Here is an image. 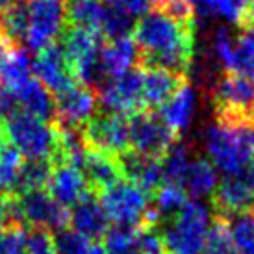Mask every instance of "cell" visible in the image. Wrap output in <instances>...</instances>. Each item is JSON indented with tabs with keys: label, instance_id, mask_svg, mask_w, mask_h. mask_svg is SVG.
Returning a JSON list of instances; mask_svg holds the SVG:
<instances>
[{
	"label": "cell",
	"instance_id": "1",
	"mask_svg": "<svg viewBox=\"0 0 254 254\" xmlns=\"http://www.w3.org/2000/svg\"><path fill=\"white\" fill-rule=\"evenodd\" d=\"M132 39L141 67H158L188 78L195 58V19L154 6L135 22Z\"/></svg>",
	"mask_w": 254,
	"mask_h": 254
},
{
	"label": "cell",
	"instance_id": "2",
	"mask_svg": "<svg viewBox=\"0 0 254 254\" xmlns=\"http://www.w3.org/2000/svg\"><path fill=\"white\" fill-rule=\"evenodd\" d=\"M208 160L225 177H238L254 163V127L221 123L204 132Z\"/></svg>",
	"mask_w": 254,
	"mask_h": 254
},
{
	"label": "cell",
	"instance_id": "3",
	"mask_svg": "<svg viewBox=\"0 0 254 254\" xmlns=\"http://www.w3.org/2000/svg\"><path fill=\"white\" fill-rule=\"evenodd\" d=\"M212 212L202 200H188L178 213L163 221L167 254H202L212 232Z\"/></svg>",
	"mask_w": 254,
	"mask_h": 254
},
{
	"label": "cell",
	"instance_id": "4",
	"mask_svg": "<svg viewBox=\"0 0 254 254\" xmlns=\"http://www.w3.org/2000/svg\"><path fill=\"white\" fill-rule=\"evenodd\" d=\"M2 130L11 147L21 152L28 162H56L58 128L28 113H17L2 123Z\"/></svg>",
	"mask_w": 254,
	"mask_h": 254
},
{
	"label": "cell",
	"instance_id": "5",
	"mask_svg": "<svg viewBox=\"0 0 254 254\" xmlns=\"http://www.w3.org/2000/svg\"><path fill=\"white\" fill-rule=\"evenodd\" d=\"M212 102L217 121L254 127V80L223 72L212 87Z\"/></svg>",
	"mask_w": 254,
	"mask_h": 254
},
{
	"label": "cell",
	"instance_id": "6",
	"mask_svg": "<svg viewBox=\"0 0 254 254\" xmlns=\"http://www.w3.org/2000/svg\"><path fill=\"white\" fill-rule=\"evenodd\" d=\"M104 39L89 30L69 26L62 37V49L78 84L97 89L106 78L100 67V49Z\"/></svg>",
	"mask_w": 254,
	"mask_h": 254
},
{
	"label": "cell",
	"instance_id": "7",
	"mask_svg": "<svg viewBox=\"0 0 254 254\" xmlns=\"http://www.w3.org/2000/svg\"><path fill=\"white\" fill-rule=\"evenodd\" d=\"M69 221L67 208L58 204L45 190L24 191L7 197V223L30 225L43 230H62Z\"/></svg>",
	"mask_w": 254,
	"mask_h": 254
},
{
	"label": "cell",
	"instance_id": "8",
	"mask_svg": "<svg viewBox=\"0 0 254 254\" xmlns=\"http://www.w3.org/2000/svg\"><path fill=\"white\" fill-rule=\"evenodd\" d=\"M99 200L108 219L117 226L135 228L143 225H154L148 193L128 180H119L112 188L100 191Z\"/></svg>",
	"mask_w": 254,
	"mask_h": 254
},
{
	"label": "cell",
	"instance_id": "9",
	"mask_svg": "<svg viewBox=\"0 0 254 254\" xmlns=\"http://www.w3.org/2000/svg\"><path fill=\"white\" fill-rule=\"evenodd\" d=\"M28 24L22 47L39 50L54 45L65 32L67 24V0H26Z\"/></svg>",
	"mask_w": 254,
	"mask_h": 254
},
{
	"label": "cell",
	"instance_id": "10",
	"mask_svg": "<svg viewBox=\"0 0 254 254\" xmlns=\"http://www.w3.org/2000/svg\"><path fill=\"white\" fill-rule=\"evenodd\" d=\"M95 93L100 104L108 110V113L132 117L139 112H147L143 104L141 69H132L119 76L106 78L95 89Z\"/></svg>",
	"mask_w": 254,
	"mask_h": 254
},
{
	"label": "cell",
	"instance_id": "11",
	"mask_svg": "<svg viewBox=\"0 0 254 254\" xmlns=\"http://www.w3.org/2000/svg\"><path fill=\"white\" fill-rule=\"evenodd\" d=\"M82 135L89 148L119 158L130 147V119L117 113L95 115L82 128Z\"/></svg>",
	"mask_w": 254,
	"mask_h": 254
},
{
	"label": "cell",
	"instance_id": "12",
	"mask_svg": "<svg viewBox=\"0 0 254 254\" xmlns=\"http://www.w3.org/2000/svg\"><path fill=\"white\" fill-rule=\"evenodd\" d=\"M177 143V134L154 113L139 112L130 117V147L134 152L162 158Z\"/></svg>",
	"mask_w": 254,
	"mask_h": 254
},
{
	"label": "cell",
	"instance_id": "13",
	"mask_svg": "<svg viewBox=\"0 0 254 254\" xmlns=\"http://www.w3.org/2000/svg\"><path fill=\"white\" fill-rule=\"evenodd\" d=\"M54 102H56L54 123L58 127L82 130L95 117L99 99L95 89L82 84H74L67 91L56 95Z\"/></svg>",
	"mask_w": 254,
	"mask_h": 254
},
{
	"label": "cell",
	"instance_id": "14",
	"mask_svg": "<svg viewBox=\"0 0 254 254\" xmlns=\"http://www.w3.org/2000/svg\"><path fill=\"white\" fill-rule=\"evenodd\" d=\"M34 76L54 97L78 84L71 65L65 58L62 45H56V43L37 52L36 60H34Z\"/></svg>",
	"mask_w": 254,
	"mask_h": 254
},
{
	"label": "cell",
	"instance_id": "15",
	"mask_svg": "<svg viewBox=\"0 0 254 254\" xmlns=\"http://www.w3.org/2000/svg\"><path fill=\"white\" fill-rule=\"evenodd\" d=\"M49 193L58 204L64 208H71L87 195V180L84 173L71 165V163L58 162L56 167H52L49 178Z\"/></svg>",
	"mask_w": 254,
	"mask_h": 254
},
{
	"label": "cell",
	"instance_id": "16",
	"mask_svg": "<svg viewBox=\"0 0 254 254\" xmlns=\"http://www.w3.org/2000/svg\"><path fill=\"white\" fill-rule=\"evenodd\" d=\"M117 160H119L123 177H127L128 182L135 184L143 191L150 193L163 186V169L160 158H150V156L128 150Z\"/></svg>",
	"mask_w": 254,
	"mask_h": 254
},
{
	"label": "cell",
	"instance_id": "17",
	"mask_svg": "<svg viewBox=\"0 0 254 254\" xmlns=\"http://www.w3.org/2000/svg\"><path fill=\"white\" fill-rule=\"evenodd\" d=\"M69 221H71V228L80 236H84L85 240H99L104 238L108 234V226H110V219H108L104 208L100 204L99 198L93 195H85L80 198L76 204L71 206V213H69Z\"/></svg>",
	"mask_w": 254,
	"mask_h": 254
},
{
	"label": "cell",
	"instance_id": "18",
	"mask_svg": "<svg viewBox=\"0 0 254 254\" xmlns=\"http://www.w3.org/2000/svg\"><path fill=\"white\" fill-rule=\"evenodd\" d=\"M141 82L143 104L147 110L160 108L163 102H167L184 84H188V78L158 67H141Z\"/></svg>",
	"mask_w": 254,
	"mask_h": 254
},
{
	"label": "cell",
	"instance_id": "19",
	"mask_svg": "<svg viewBox=\"0 0 254 254\" xmlns=\"http://www.w3.org/2000/svg\"><path fill=\"white\" fill-rule=\"evenodd\" d=\"M11 93L15 95V100H17V106H19L21 113H28L32 117H37V119L47 121V123H52L56 119L54 95L36 76H32L28 82H24L21 87L13 89Z\"/></svg>",
	"mask_w": 254,
	"mask_h": 254
},
{
	"label": "cell",
	"instance_id": "20",
	"mask_svg": "<svg viewBox=\"0 0 254 254\" xmlns=\"http://www.w3.org/2000/svg\"><path fill=\"white\" fill-rule=\"evenodd\" d=\"M34 76V62L30 52L21 45L7 43L0 50V87L17 89Z\"/></svg>",
	"mask_w": 254,
	"mask_h": 254
},
{
	"label": "cell",
	"instance_id": "21",
	"mask_svg": "<svg viewBox=\"0 0 254 254\" xmlns=\"http://www.w3.org/2000/svg\"><path fill=\"white\" fill-rule=\"evenodd\" d=\"M135 62H139V50L130 36L104 39L100 49V67L104 78H113L132 71Z\"/></svg>",
	"mask_w": 254,
	"mask_h": 254
},
{
	"label": "cell",
	"instance_id": "22",
	"mask_svg": "<svg viewBox=\"0 0 254 254\" xmlns=\"http://www.w3.org/2000/svg\"><path fill=\"white\" fill-rule=\"evenodd\" d=\"M80 171L84 173L87 184L99 191L108 190L113 184L123 180L119 160L89 147L85 148V154L80 162Z\"/></svg>",
	"mask_w": 254,
	"mask_h": 254
},
{
	"label": "cell",
	"instance_id": "23",
	"mask_svg": "<svg viewBox=\"0 0 254 254\" xmlns=\"http://www.w3.org/2000/svg\"><path fill=\"white\" fill-rule=\"evenodd\" d=\"M110 9L106 0H67V24L89 30L104 39Z\"/></svg>",
	"mask_w": 254,
	"mask_h": 254
},
{
	"label": "cell",
	"instance_id": "24",
	"mask_svg": "<svg viewBox=\"0 0 254 254\" xmlns=\"http://www.w3.org/2000/svg\"><path fill=\"white\" fill-rule=\"evenodd\" d=\"M195 110H197V95L190 87V84H184L167 102L160 106V119L175 134H180L191 125Z\"/></svg>",
	"mask_w": 254,
	"mask_h": 254
},
{
	"label": "cell",
	"instance_id": "25",
	"mask_svg": "<svg viewBox=\"0 0 254 254\" xmlns=\"http://www.w3.org/2000/svg\"><path fill=\"white\" fill-rule=\"evenodd\" d=\"M217 186L219 171L213 167V163L202 156L193 158L182 180L184 191L191 195L193 200H202V198L213 197V193L217 191Z\"/></svg>",
	"mask_w": 254,
	"mask_h": 254
},
{
	"label": "cell",
	"instance_id": "26",
	"mask_svg": "<svg viewBox=\"0 0 254 254\" xmlns=\"http://www.w3.org/2000/svg\"><path fill=\"white\" fill-rule=\"evenodd\" d=\"M225 72H234L254 80V22L240 26V32L234 36Z\"/></svg>",
	"mask_w": 254,
	"mask_h": 254
},
{
	"label": "cell",
	"instance_id": "27",
	"mask_svg": "<svg viewBox=\"0 0 254 254\" xmlns=\"http://www.w3.org/2000/svg\"><path fill=\"white\" fill-rule=\"evenodd\" d=\"M225 219L226 230L230 236V241L240 254H254V212L230 213V215H221Z\"/></svg>",
	"mask_w": 254,
	"mask_h": 254
},
{
	"label": "cell",
	"instance_id": "28",
	"mask_svg": "<svg viewBox=\"0 0 254 254\" xmlns=\"http://www.w3.org/2000/svg\"><path fill=\"white\" fill-rule=\"evenodd\" d=\"M188 202V193L178 184H163L160 190H156L154 202H152V221L158 225V221H167L178 213Z\"/></svg>",
	"mask_w": 254,
	"mask_h": 254
},
{
	"label": "cell",
	"instance_id": "29",
	"mask_svg": "<svg viewBox=\"0 0 254 254\" xmlns=\"http://www.w3.org/2000/svg\"><path fill=\"white\" fill-rule=\"evenodd\" d=\"M253 0H204L202 17H221L230 24L243 26L247 22Z\"/></svg>",
	"mask_w": 254,
	"mask_h": 254
},
{
	"label": "cell",
	"instance_id": "30",
	"mask_svg": "<svg viewBox=\"0 0 254 254\" xmlns=\"http://www.w3.org/2000/svg\"><path fill=\"white\" fill-rule=\"evenodd\" d=\"M160 160H162V169H163V184L167 182V184H178V186H182L186 171H188L191 160H193L188 145L175 143Z\"/></svg>",
	"mask_w": 254,
	"mask_h": 254
},
{
	"label": "cell",
	"instance_id": "31",
	"mask_svg": "<svg viewBox=\"0 0 254 254\" xmlns=\"http://www.w3.org/2000/svg\"><path fill=\"white\" fill-rule=\"evenodd\" d=\"M22 156L13 147H4L0 152V193L11 197L19 190L22 171Z\"/></svg>",
	"mask_w": 254,
	"mask_h": 254
},
{
	"label": "cell",
	"instance_id": "32",
	"mask_svg": "<svg viewBox=\"0 0 254 254\" xmlns=\"http://www.w3.org/2000/svg\"><path fill=\"white\" fill-rule=\"evenodd\" d=\"M102 249L106 254H141L137 243V228L115 226L108 230Z\"/></svg>",
	"mask_w": 254,
	"mask_h": 254
},
{
	"label": "cell",
	"instance_id": "33",
	"mask_svg": "<svg viewBox=\"0 0 254 254\" xmlns=\"http://www.w3.org/2000/svg\"><path fill=\"white\" fill-rule=\"evenodd\" d=\"M50 173H52V162L22 163L21 180H19V190H17V193L43 190V188L49 184ZM17 193H15V195H17Z\"/></svg>",
	"mask_w": 254,
	"mask_h": 254
},
{
	"label": "cell",
	"instance_id": "34",
	"mask_svg": "<svg viewBox=\"0 0 254 254\" xmlns=\"http://www.w3.org/2000/svg\"><path fill=\"white\" fill-rule=\"evenodd\" d=\"M28 232L21 223H6L0 230V254H26Z\"/></svg>",
	"mask_w": 254,
	"mask_h": 254
},
{
	"label": "cell",
	"instance_id": "35",
	"mask_svg": "<svg viewBox=\"0 0 254 254\" xmlns=\"http://www.w3.org/2000/svg\"><path fill=\"white\" fill-rule=\"evenodd\" d=\"M202 254H240L230 241L225 219L221 215H217L215 223H213L212 232H210V238H208V243H206V249Z\"/></svg>",
	"mask_w": 254,
	"mask_h": 254
},
{
	"label": "cell",
	"instance_id": "36",
	"mask_svg": "<svg viewBox=\"0 0 254 254\" xmlns=\"http://www.w3.org/2000/svg\"><path fill=\"white\" fill-rule=\"evenodd\" d=\"M91 247L89 240L74 232L72 228H62L54 236V249L56 254H85Z\"/></svg>",
	"mask_w": 254,
	"mask_h": 254
},
{
	"label": "cell",
	"instance_id": "37",
	"mask_svg": "<svg viewBox=\"0 0 254 254\" xmlns=\"http://www.w3.org/2000/svg\"><path fill=\"white\" fill-rule=\"evenodd\" d=\"M137 243L141 254H167L163 245L162 232L156 225H143L137 228Z\"/></svg>",
	"mask_w": 254,
	"mask_h": 254
},
{
	"label": "cell",
	"instance_id": "38",
	"mask_svg": "<svg viewBox=\"0 0 254 254\" xmlns=\"http://www.w3.org/2000/svg\"><path fill=\"white\" fill-rule=\"evenodd\" d=\"M26 254H56L54 249V238L49 230L43 228H32L28 232L26 241Z\"/></svg>",
	"mask_w": 254,
	"mask_h": 254
},
{
	"label": "cell",
	"instance_id": "39",
	"mask_svg": "<svg viewBox=\"0 0 254 254\" xmlns=\"http://www.w3.org/2000/svg\"><path fill=\"white\" fill-rule=\"evenodd\" d=\"M177 2L184 4L186 7H190L191 11L195 13V17L202 13V6H204V0H177Z\"/></svg>",
	"mask_w": 254,
	"mask_h": 254
},
{
	"label": "cell",
	"instance_id": "40",
	"mask_svg": "<svg viewBox=\"0 0 254 254\" xmlns=\"http://www.w3.org/2000/svg\"><path fill=\"white\" fill-rule=\"evenodd\" d=\"M17 0H0V13H4L7 7L9 6H13Z\"/></svg>",
	"mask_w": 254,
	"mask_h": 254
},
{
	"label": "cell",
	"instance_id": "41",
	"mask_svg": "<svg viewBox=\"0 0 254 254\" xmlns=\"http://www.w3.org/2000/svg\"><path fill=\"white\" fill-rule=\"evenodd\" d=\"M85 254H106V253H104V249H102V247H99V245H93V243H91V247L87 249V253H85Z\"/></svg>",
	"mask_w": 254,
	"mask_h": 254
},
{
	"label": "cell",
	"instance_id": "42",
	"mask_svg": "<svg viewBox=\"0 0 254 254\" xmlns=\"http://www.w3.org/2000/svg\"><path fill=\"white\" fill-rule=\"evenodd\" d=\"M247 22H254V0H253V2H251V9H249ZM247 22H245V24H247Z\"/></svg>",
	"mask_w": 254,
	"mask_h": 254
},
{
	"label": "cell",
	"instance_id": "43",
	"mask_svg": "<svg viewBox=\"0 0 254 254\" xmlns=\"http://www.w3.org/2000/svg\"><path fill=\"white\" fill-rule=\"evenodd\" d=\"M7 43H9V41H7L6 37H4V34H2V30H0V50L4 49V47H6Z\"/></svg>",
	"mask_w": 254,
	"mask_h": 254
},
{
	"label": "cell",
	"instance_id": "44",
	"mask_svg": "<svg viewBox=\"0 0 254 254\" xmlns=\"http://www.w3.org/2000/svg\"><path fill=\"white\" fill-rule=\"evenodd\" d=\"M4 139H6V135H4V130L0 128V152H2V148H4Z\"/></svg>",
	"mask_w": 254,
	"mask_h": 254
}]
</instances>
